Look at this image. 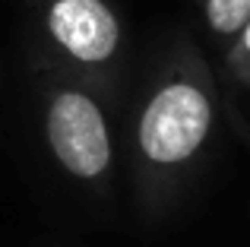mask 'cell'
I'll list each match as a JSON object with an SVG mask.
<instances>
[{"label":"cell","instance_id":"5","mask_svg":"<svg viewBox=\"0 0 250 247\" xmlns=\"http://www.w3.org/2000/svg\"><path fill=\"white\" fill-rule=\"evenodd\" d=\"M225 63H228V73H231L234 82L250 86V19L244 22V29L231 38V48H228V54H225Z\"/></svg>","mask_w":250,"mask_h":247},{"label":"cell","instance_id":"1","mask_svg":"<svg viewBox=\"0 0 250 247\" xmlns=\"http://www.w3.org/2000/svg\"><path fill=\"white\" fill-rule=\"evenodd\" d=\"M215 127V82L190 44L168 57L136 118V184L146 209L165 200Z\"/></svg>","mask_w":250,"mask_h":247},{"label":"cell","instance_id":"4","mask_svg":"<svg viewBox=\"0 0 250 247\" xmlns=\"http://www.w3.org/2000/svg\"><path fill=\"white\" fill-rule=\"evenodd\" d=\"M203 19L215 38L231 41L250 19V0H203Z\"/></svg>","mask_w":250,"mask_h":247},{"label":"cell","instance_id":"3","mask_svg":"<svg viewBox=\"0 0 250 247\" xmlns=\"http://www.w3.org/2000/svg\"><path fill=\"white\" fill-rule=\"evenodd\" d=\"M38 16L54 54L83 73H108L121 57L124 25L111 0H42Z\"/></svg>","mask_w":250,"mask_h":247},{"label":"cell","instance_id":"2","mask_svg":"<svg viewBox=\"0 0 250 247\" xmlns=\"http://www.w3.org/2000/svg\"><path fill=\"white\" fill-rule=\"evenodd\" d=\"M44 140L70 178L95 184L111 171L114 143L104 108L76 82L51 86L44 95Z\"/></svg>","mask_w":250,"mask_h":247}]
</instances>
